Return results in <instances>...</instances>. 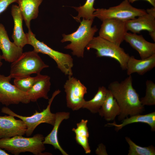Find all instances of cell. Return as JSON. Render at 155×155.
I'll return each mask as SVG.
<instances>
[{
    "mask_svg": "<svg viewBox=\"0 0 155 155\" xmlns=\"http://www.w3.org/2000/svg\"><path fill=\"white\" fill-rule=\"evenodd\" d=\"M88 122L87 120L82 119L77 123L76 128L72 129L75 134L76 142L83 148L86 154H90L91 152L88 143L89 134L87 125Z\"/></svg>",
    "mask_w": 155,
    "mask_h": 155,
    "instance_id": "cell-23",
    "label": "cell"
},
{
    "mask_svg": "<svg viewBox=\"0 0 155 155\" xmlns=\"http://www.w3.org/2000/svg\"><path fill=\"white\" fill-rule=\"evenodd\" d=\"M42 61L38 53L33 50L23 53L16 60L11 63L10 74L12 79L38 74L43 69L49 67Z\"/></svg>",
    "mask_w": 155,
    "mask_h": 155,
    "instance_id": "cell-4",
    "label": "cell"
},
{
    "mask_svg": "<svg viewBox=\"0 0 155 155\" xmlns=\"http://www.w3.org/2000/svg\"><path fill=\"white\" fill-rule=\"evenodd\" d=\"M146 12L153 16H155V7H153L150 9H148L146 11Z\"/></svg>",
    "mask_w": 155,
    "mask_h": 155,
    "instance_id": "cell-30",
    "label": "cell"
},
{
    "mask_svg": "<svg viewBox=\"0 0 155 155\" xmlns=\"http://www.w3.org/2000/svg\"><path fill=\"white\" fill-rule=\"evenodd\" d=\"M68 77L64 85L67 105L73 111H77L82 108L86 101L84 97L87 93V88L75 78Z\"/></svg>",
    "mask_w": 155,
    "mask_h": 155,
    "instance_id": "cell-9",
    "label": "cell"
},
{
    "mask_svg": "<svg viewBox=\"0 0 155 155\" xmlns=\"http://www.w3.org/2000/svg\"><path fill=\"white\" fill-rule=\"evenodd\" d=\"M11 14L14 21V27L12 38L13 42L19 47L23 48L28 44L26 33L23 28V17L18 6L13 5L11 8Z\"/></svg>",
    "mask_w": 155,
    "mask_h": 155,
    "instance_id": "cell-15",
    "label": "cell"
},
{
    "mask_svg": "<svg viewBox=\"0 0 155 155\" xmlns=\"http://www.w3.org/2000/svg\"><path fill=\"white\" fill-rule=\"evenodd\" d=\"M124 40L138 52L141 59L155 54V43L147 41L142 35L127 32Z\"/></svg>",
    "mask_w": 155,
    "mask_h": 155,
    "instance_id": "cell-14",
    "label": "cell"
},
{
    "mask_svg": "<svg viewBox=\"0 0 155 155\" xmlns=\"http://www.w3.org/2000/svg\"><path fill=\"white\" fill-rule=\"evenodd\" d=\"M11 79L0 74V103L7 106L30 102L27 92L22 91L11 83Z\"/></svg>",
    "mask_w": 155,
    "mask_h": 155,
    "instance_id": "cell-10",
    "label": "cell"
},
{
    "mask_svg": "<svg viewBox=\"0 0 155 155\" xmlns=\"http://www.w3.org/2000/svg\"><path fill=\"white\" fill-rule=\"evenodd\" d=\"M155 67V54L144 59H138L130 56L127 63V72L128 75L137 73L143 75Z\"/></svg>",
    "mask_w": 155,
    "mask_h": 155,
    "instance_id": "cell-17",
    "label": "cell"
},
{
    "mask_svg": "<svg viewBox=\"0 0 155 155\" xmlns=\"http://www.w3.org/2000/svg\"><path fill=\"white\" fill-rule=\"evenodd\" d=\"M129 3H132L138 0H127ZM148 1L153 7H155V0H144Z\"/></svg>",
    "mask_w": 155,
    "mask_h": 155,
    "instance_id": "cell-31",
    "label": "cell"
},
{
    "mask_svg": "<svg viewBox=\"0 0 155 155\" xmlns=\"http://www.w3.org/2000/svg\"><path fill=\"white\" fill-rule=\"evenodd\" d=\"M43 0H17V3L23 19L28 29L30 28V22L37 18L39 7Z\"/></svg>",
    "mask_w": 155,
    "mask_h": 155,
    "instance_id": "cell-19",
    "label": "cell"
},
{
    "mask_svg": "<svg viewBox=\"0 0 155 155\" xmlns=\"http://www.w3.org/2000/svg\"><path fill=\"white\" fill-rule=\"evenodd\" d=\"M131 76L129 75L121 82H111L108 90L116 100L120 109L119 121H122L128 116L141 114L144 111L139 96L132 86Z\"/></svg>",
    "mask_w": 155,
    "mask_h": 155,
    "instance_id": "cell-1",
    "label": "cell"
},
{
    "mask_svg": "<svg viewBox=\"0 0 155 155\" xmlns=\"http://www.w3.org/2000/svg\"><path fill=\"white\" fill-rule=\"evenodd\" d=\"M95 0H86L82 6L72 7L78 12V16L73 17V18L78 22H80L81 18L86 20H94L95 17L93 13L96 10L93 7Z\"/></svg>",
    "mask_w": 155,
    "mask_h": 155,
    "instance_id": "cell-25",
    "label": "cell"
},
{
    "mask_svg": "<svg viewBox=\"0 0 155 155\" xmlns=\"http://www.w3.org/2000/svg\"><path fill=\"white\" fill-rule=\"evenodd\" d=\"M14 117L11 115L0 116V139L23 136L26 134V127L25 123L21 119H16Z\"/></svg>",
    "mask_w": 155,
    "mask_h": 155,
    "instance_id": "cell-12",
    "label": "cell"
},
{
    "mask_svg": "<svg viewBox=\"0 0 155 155\" xmlns=\"http://www.w3.org/2000/svg\"><path fill=\"white\" fill-rule=\"evenodd\" d=\"M44 139L43 135L39 133L30 137L17 135L10 138L0 139V148L15 155L26 152L35 155H51L43 152L45 150L43 143Z\"/></svg>",
    "mask_w": 155,
    "mask_h": 155,
    "instance_id": "cell-2",
    "label": "cell"
},
{
    "mask_svg": "<svg viewBox=\"0 0 155 155\" xmlns=\"http://www.w3.org/2000/svg\"><path fill=\"white\" fill-rule=\"evenodd\" d=\"M40 74L34 77L30 76L15 78L13 85L21 91L27 92L34 86L38 79Z\"/></svg>",
    "mask_w": 155,
    "mask_h": 155,
    "instance_id": "cell-27",
    "label": "cell"
},
{
    "mask_svg": "<svg viewBox=\"0 0 155 155\" xmlns=\"http://www.w3.org/2000/svg\"><path fill=\"white\" fill-rule=\"evenodd\" d=\"M122 123L117 124L115 121L113 123H108L105 125L106 126H115V130L118 131L123 127L129 124L134 123H146L150 126L152 131H155V112L149 113L144 115L140 114L134 115L127 117L122 121Z\"/></svg>",
    "mask_w": 155,
    "mask_h": 155,
    "instance_id": "cell-21",
    "label": "cell"
},
{
    "mask_svg": "<svg viewBox=\"0 0 155 155\" xmlns=\"http://www.w3.org/2000/svg\"><path fill=\"white\" fill-rule=\"evenodd\" d=\"M146 93L144 97L140 99L141 102L145 105H155V84L152 81L147 80L146 82Z\"/></svg>",
    "mask_w": 155,
    "mask_h": 155,
    "instance_id": "cell-28",
    "label": "cell"
},
{
    "mask_svg": "<svg viewBox=\"0 0 155 155\" xmlns=\"http://www.w3.org/2000/svg\"><path fill=\"white\" fill-rule=\"evenodd\" d=\"M93 20L83 18L80 21L78 28L75 32L67 35L63 34V38L61 42H70L64 48L71 50L73 55L78 57L83 58L85 48L98 30L96 26L92 27Z\"/></svg>",
    "mask_w": 155,
    "mask_h": 155,
    "instance_id": "cell-3",
    "label": "cell"
},
{
    "mask_svg": "<svg viewBox=\"0 0 155 155\" xmlns=\"http://www.w3.org/2000/svg\"><path fill=\"white\" fill-rule=\"evenodd\" d=\"M98 113L107 121H112L120 115L121 109L116 100L108 89L105 99Z\"/></svg>",
    "mask_w": 155,
    "mask_h": 155,
    "instance_id": "cell-22",
    "label": "cell"
},
{
    "mask_svg": "<svg viewBox=\"0 0 155 155\" xmlns=\"http://www.w3.org/2000/svg\"><path fill=\"white\" fill-rule=\"evenodd\" d=\"M108 89L104 86L99 87L93 98L86 100L82 108H86L92 113H98L105 99Z\"/></svg>",
    "mask_w": 155,
    "mask_h": 155,
    "instance_id": "cell-24",
    "label": "cell"
},
{
    "mask_svg": "<svg viewBox=\"0 0 155 155\" xmlns=\"http://www.w3.org/2000/svg\"><path fill=\"white\" fill-rule=\"evenodd\" d=\"M3 59L2 55L0 54V67H1L3 65V63L2 61V60Z\"/></svg>",
    "mask_w": 155,
    "mask_h": 155,
    "instance_id": "cell-33",
    "label": "cell"
},
{
    "mask_svg": "<svg viewBox=\"0 0 155 155\" xmlns=\"http://www.w3.org/2000/svg\"><path fill=\"white\" fill-rule=\"evenodd\" d=\"M146 13L145 10L135 8L127 0H125L119 5L108 9H96L93 15L102 21L107 19H115L126 21Z\"/></svg>",
    "mask_w": 155,
    "mask_h": 155,
    "instance_id": "cell-8",
    "label": "cell"
},
{
    "mask_svg": "<svg viewBox=\"0 0 155 155\" xmlns=\"http://www.w3.org/2000/svg\"><path fill=\"white\" fill-rule=\"evenodd\" d=\"M70 113L68 112H58L55 113V119L53 129L51 132L44 137L43 143L44 144L51 145L55 149L59 150L63 155L68 154L60 145L58 139V132L59 126L64 120L69 118Z\"/></svg>",
    "mask_w": 155,
    "mask_h": 155,
    "instance_id": "cell-20",
    "label": "cell"
},
{
    "mask_svg": "<svg viewBox=\"0 0 155 155\" xmlns=\"http://www.w3.org/2000/svg\"><path fill=\"white\" fill-rule=\"evenodd\" d=\"M50 77L47 75L40 74L37 81L27 92L30 102H36L41 98L49 99L48 94L50 89Z\"/></svg>",
    "mask_w": 155,
    "mask_h": 155,
    "instance_id": "cell-18",
    "label": "cell"
},
{
    "mask_svg": "<svg viewBox=\"0 0 155 155\" xmlns=\"http://www.w3.org/2000/svg\"><path fill=\"white\" fill-rule=\"evenodd\" d=\"M0 49L3 59L12 63L18 58L23 53V48L11 42L4 25L0 23Z\"/></svg>",
    "mask_w": 155,
    "mask_h": 155,
    "instance_id": "cell-13",
    "label": "cell"
},
{
    "mask_svg": "<svg viewBox=\"0 0 155 155\" xmlns=\"http://www.w3.org/2000/svg\"><path fill=\"white\" fill-rule=\"evenodd\" d=\"M138 17L125 21L128 31L136 34L143 30H147L149 33L155 32V16L146 13Z\"/></svg>",
    "mask_w": 155,
    "mask_h": 155,
    "instance_id": "cell-16",
    "label": "cell"
},
{
    "mask_svg": "<svg viewBox=\"0 0 155 155\" xmlns=\"http://www.w3.org/2000/svg\"><path fill=\"white\" fill-rule=\"evenodd\" d=\"M125 139L129 146L128 155H155V148L153 146L142 147L136 144L129 137H125Z\"/></svg>",
    "mask_w": 155,
    "mask_h": 155,
    "instance_id": "cell-26",
    "label": "cell"
},
{
    "mask_svg": "<svg viewBox=\"0 0 155 155\" xmlns=\"http://www.w3.org/2000/svg\"><path fill=\"white\" fill-rule=\"evenodd\" d=\"M61 92V90L59 89L55 91L51 98L49 99L48 104L46 108L40 112L35 110V112L31 116H24L19 115L6 107H2L1 112L8 115H13L22 120L26 127L25 134L27 137H29L32 135L37 126L42 123H45L53 126L55 119V113L51 112V106L55 97Z\"/></svg>",
    "mask_w": 155,
    "mask_h": 155,
    "instance_id": "cell-6",
    "label": "cell"
},
{
    "mask_svg": "<svg viewBox=\"0 0 155 155\" xmlns=\"http://www.w3.org/2000/svg\"><path fill=\"white\" fill-rule=\"evenodd\" d=\"M17 0H0V15L11 4L16 2Z\"/></svg>",
    "mask_w": 155,
    "mask_h": 155,
    "instance_id": "cell-29",
    "label": "cell"
},
{
    "mask_svg": "<svg viewBox=\"0 0 155 155\" xmlns=\"http://www.w3.org/2000/svg\"><path fill=\"white\" fill-rule=\"evenodd\" d=\"M10 155L6 152L4 150L0 148V155Z\"/></svg>",
    "mask_w": 155,
    "mask_h": 155,
    "instance_id": "cell-32",
    "label": "cell"
},
{
    "mask_svg": "<svg viewBox=\"0 0 155 155\" xmlns=\"http://www.w3.org/2000/svg\"><path fill=\"white\" fill-rule=\"evenodd\" d=\"M102 21L99 36L120 46L128 31L125 21L109 19Z\"/></svg>",
    "mask_w": 155,
    "mask_h": 155,
    "instance_id": "cell-11",
    "label": "cell"
},
{
    "mask_svg": "<svg viewBox=\"0 0 155 155\" xmlns=\"http://www.w3.org/2000/svg\"><path fill=\"white\" fill-rule=\"evenodd\" d=\"M86 48L88 50H96L97 57H108L115 60L122 69H126L127 63L130 56L120 46L98 36L94 37Z\"/></svg>",
    "mask_w": 155,
    "mask_h": 155,
    "instance_id": "cell-7",
    "label": "cell"
},
{
    "mask_svg": "<svg viewBox=\"0 0 155 155\" xmlns=\"http://www.w3.org/2000/svg\"><path fill=\"white\" fill-rule=\"evenodd\" d=\"M28 30V32L26 33L28 44L33 46V51L38 53H41L48 55L55 62L58 68L65 75L72 76L73 63L71 56L69 54L52 49L43 42L37 40L31 29Z\"/></svg>",
    "mask_w": 155,
    "mask_h": 155,
    "instance_id": "cell-5",
    "label": "cell"
}]
</instances>
